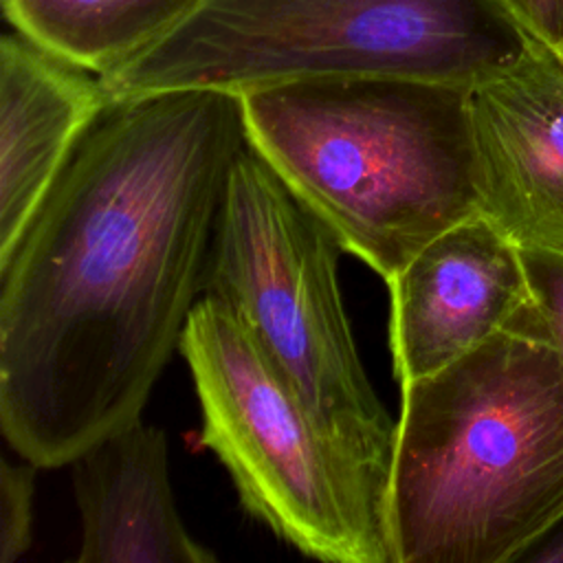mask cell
Here are the masks:
<instances>
[{"instance_id": "6da1fadb", "label": "cell", "mask_w": 563, "mask_h": 563, "mask_svg": "<svg viewBox=\"0 0 563 563\" xmlns=\"http://www.w3.org/2000/svg\"><path fill=\"white\" fill-rule=\"evenodd\" d=\"M240 95L110 99L0 262V427L22 460L70 464L141 418L202 297Z\"/></svg>"}, {"instance_id": "7a4b0ae2", "label": "cell", "mask_w": 563, "mask_h": 563, "mask_svg": "<svg viewBox=\"0 0 563 563\" xmlns=\"http://www.w3.org/2000/svg\"><path fill=\"white\" fill-rule=\"evenodd\" d=\"M400 391L394 563H521L563 519V356L532 301Z\"/></svg>"}, {"instance_id": "3957f363", "label": "cell", "mask_w": 563, "mask_h": 563, "mask_svg": "<svg viewBox=\"0 0 563 563\" xmlns=\"http://www.w3.org/2000/svg\"><path fill=\"white\" fill-rule=\"evenodd\" d=\"M468 88L369 75L240 95L249 145L389 284L433 238L479 211Z\"/></svg>"}, {"instance_id": "277c9868", "label": "cell", "mask_w": 563, "mask_h": 563, "mask_svg": "<svg viewBox=\"0 0 563 563\" xmlns=\"http://www.w3.org/2000/svg\"><path fill=\"white\" fill-rule=\"evenodd\" d=\"M526 42L501 0H200L99 77L110 99L369 75L473 86Z\"/></svg>"}, {"instance_id": "5b68a950", "label": "cell", "mask_w": 563, "mask_h": 563, "mask_svg": "<svg viewBox=\"0 0 563 563\" xmlns=\"http://www.w3.org/2000/svg\"><path fill=\"white\" fill-rule=\"evenodd\" d=\"M336 235L246 145L233 163L205 273L224 303L387 504L396 422L358 358Z\"/></svg>"}, {"instance_id": "8992f818", "label": "cell", "mask_w": 563, "mask_h": 563, "mask_svg": "<svg viewBox=\"0 0 563 563\" xmlns=\"http://www.w3.org/2000/svg\"><path fill=\"white\" fill-rule=\"evenodd\" d=\"M180 354L200 400V442L249 515L312 559L394 563L383 495L224 303L200 297Z\"/></svg>"}, {"instance_id": "52a82bcc", "label": "cell", "mask_w": 563, "mask_h": 563, "mask_svg": "<svg viewBox=\"0 0 563 563\" xmlns=\"http://www.w3.org/2000/svg\"><path fill=\"white\" fill-rule=\"evenodd\" d=\"M479 211L519 251L563 255V66L526 46L468 88Z\"/></svg>"}, {"instance_id": "ba28073f", "label": "cell", "mask_w": 563, "mask_h": 563, "mask_svg": "<svg viewBox=\"0 0 563 563\" xmlns=\"http://www.w3.org/2000/svg\"><path fill=\"white\" fill-rule=\"evenodd\" d=\"M387 286L400 385L455 363L530 303L519 246L482 211L424 244Z\"/></svg>"}, {"instance_id": "9c48e42d", "label": "cell", "mask_w": 563, "mask_h": 563, "mask_svg": "<svg viewBox=\"0 0 563 563\" xmlns=\"http://www.w3.org/2000/svg\"><path fill=\"white\" fill-rule=\"evenodd\" d=\"M101 77L13 26L0 40V262L108 106Z\"/></svg>"}, {"instance_id": "30bf717a", "label": "cell", "mask_w": 563, "mask_h": 563, "mask_svg": "<svg viewBox=\"0 0 563 563\" xmlns=\"http://www.w3.org/2000/svg\"><path fill=\"white\" fill-rule=\"evenodd\" d=\"M81 519V563H211L185 528L167 466L165 431L141 418L70 462Z\"/></svg>"}, {"instance_id": "8fae6325", "label": "cell", "mask_w": 563, "mask_h": 563, "mask_svg": "<svg viewBox=\"0 0 563 563\" xmlns=\"http://www.w3.org/2000/svg\"><path fill=\"white\" fill-rule=\"evenodd\" d=\"M200 0H2L7 22L103 75L180 22Z\"/></svg>"}, {"instance_id": "7c38bea8", "label": "cell", "mask_w": 563, "mask_h": 563, "mask_svg": "<svg viewBox=\"0 0 563 563\" xmlns=\"http://www.w3.org/2000/svg\"><path fill=\"white\" fill-rule=\"evenodd\" d=\"M37 464L2 460L0 466V563L18 561L33 543Z\"/></svg>"}, {"instance_id": "4fadbf2b", "label": "cell", "mask_w": 563, "mask_h": 563, "mask_svg": "<svg viewBox=\"0 0 563 563\" xmlns=\"http://www.w3.org/2000/svg\"><path fill=\"white\" fill-rule=\"evenodd\" d=\"M521 257L532 308L563 356V255L548 251H521Z\"/></svg>"}, {"instance_id": "5bb4252c", "label": "cell", "mask_w": 563, "mask_h": 563, "mask_svg": "<svg viewBox=\"0 0 563 563\" xmlns=\"http://www.w3.org/2000/svg\"><path fill=\"white\" fill-rule=\"evenodd\" d=\"M523 37L559 59L563 44V0H501Z\"/></svg>"}, {"instance_id": "9a60e30c", "label": "cell", "mask_w": 563, "mask_h": 563, "mask_svg": "<svg viewBox=\"0 0 563 563\" xmlns=\"http://www.w3.org/2000/svg\"><path fill=\"white\" fill-rule=\"evenodd\" d=\"M521 563H563V519L526 552Z\"/></svg>"}, {"instance_id": "2e32d148", "label": "cell", "mask_w": 563, "mask_h": 563, "mask_svg": "<svg viewBox=\"0 0 563 563\" xmlns=\"http://www.w3.org/2000/svg\"><path fill=\"white\" fill-rule=\"evenodd\" d=\"M561 66H563V44H561V53H559V59H556Z\"/></svg>"}]
</instances>
